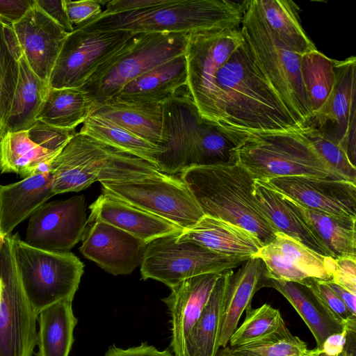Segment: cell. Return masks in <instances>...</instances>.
Listing matches in <instances>:
<instances>
[{"mask_svg": "<svg viewBox=\"0 0 356 356\" xmlns=\"http://www.w3.org/2000/svg\"><path fill=\"white\" fill-rule=\"evenodd\" d=\"M216 83L231 129L248 133L300 127L264 76L244 39L218 70Z\"/></svg>", "mask_w": 356, "mask_h": 356, "instance_id": "obj_1", "label": "cell"}, {"mask_svg": "<svg viewBox=\"0 0 356 356\" xmlns=\"http://www.w3.org/2000/svg\"><path fill=\"white\" fill-rule=\"evenodd\" d=\"M204 216L247 230L263 245L277 233L254 195V178L241 165L193 166L180 172Z\"/></svg>", "mask_w": 356, "mask_h": 356, "instance_id": "obj_2", "label": "cell"}, {"mask_svg": "<svg viewBox=\"0 0 356 356\" xmlns=\"http://www.w3.org/2000/svg\"><path fill=\"white\" fill-rule=\"evenodd\" d=\"M250 0H165L131 13L97 17L74 29L89 31L184 33L241 28Z\"/></svg>", "mask_w": 356, "mask_h": 356, "instance_id": "obj_3", "label": "cell"}, {"mask_svg": "<svg viewBox=\"0 0 356 356\" xmlns=\"http://www.w3.org/2000/svg\"><path fill=\"white\" fill-rule=\"evenodd\" d=\"M55 195L95 181L120 183L167 175L147 161L76 132L49 165Z\"/></svg>", "mask_w": 356, "mask_h": 356, "instance_id": "obj_4", "label": "cell"}, {"mask_svg": "<svg viewBox=\"0 0 356 356\" xmlns=\"http://www.w3.org/2000/svg\"><path fill=\"white\" fill-rule=\"evenodd\" d=\"M236 163L254 179L307 176L346 180L318 155L300 128L248 132L236 149Z\"/></svg>", "mask_w": 356, "mask_h": 356, "instance_id": "obj_5", "label": "cell"}, {"mask_svg": "<svg viewBox=\"0 0 356 356\" xmlns=\"http://www.w3.org/2000/svg\"><path fill=\"white\" fill-rule=\"evenodd\" d=\"M241 33L261 70L299 127L313 116L302 83L300 55L286 46L262 18L250 0Z\"/></svg>", "mask_w": 356, "mask_h": 356, "instance_id": "obj_6", "label": "cell"}, {"mask_svg": "<svg viewBox=\"0 0 356 356\" xmlns=\"http://www.w3.org/2000/svg\"><path fill=\"white\" fill-rule=\"evenodd\" d=\"M188 34L138 33L94 71L81 87L97 106L142 74L185 54Z\"/></svg>", "mask_w": 356, "mask_h": 356, "instance_id": "obj_7", "label": "cell"}, {"mask_svg": "<svg viewBox=\"0 0 356 356\" xmlns=\"http://www.w3.org/2000/svg\"><path fill=\"white\" fill-rule=\"evenodd\" d=\"M17 271L35 314L60 300H73L83 273V264L70 252L31 247L18 234H12Z\"/></svg>", "mask_w": 356, "mask_h": 356, "instance_id": "obj_8", "label": "cell"}, {"mask_svg": "<svg viewBox=\"0 0 356 356\" xmlns=\"http://www.w3.org/2000/svg\"><path fill=\"white\" fill-rule=\"evenodd\" d=\"M240 28L204 31L188 34L185 56L187 88L205 119L228 127L216 83L220 68L243 42Z\"/></svg>", "mask_w": 356, "mask_h": 356, "instance_id": "obj_9", "label": "cell"}, {"mask_svg": "<svg viewBox=\"0 0 356 356\" xmlns=\"http://www.w3.org/2000/svg\"><path fill=\"white\" fill-rule=\"evenodd\" d=\"M177 236L160 237L147 244L140 264L143 280H155L172 288L194 276L233 270L251 258L220 254L191 241H177Z\"/></svg>", "mask_w": 356, "mask_h": 356, "instance_id": "obj_10", "label": "cell"}, {"mask_svg": "<svg viewBox=\"0 0 356 356\" xmlns=\"http://www.w3.org/2000/svg\"><path fill=\"white\" fill-rule=\"evenodd\" d=\"M38 316L17 271L12 234L6 236L0 247V356H33Z\"/></svg>", "mask_w": 356, "mask_h": 356, "instance_id": "obj_11", "label": "cell"}, {"mask_svg": "<svg viewBox=\"0 0 356 356\" xmlns=\"http://www.w3.org/2000/svg\"><path fill=\"white\" fill-rule=\"evenodd\" d=\"M102 192L163 218L183 229L204 215L186 184L173 175L120 183H101Z\"/></svg>", "mask_w": 356, "mask_h": 356, "instance_id": "obj_12", "label": "cell"}, {"mask_svg": "<svg viewBox=\"0 0 356 356\" xmlns=\"http://www.w3.org/2000/svg\"><path fill=\"white\" fill-rule=\"evenodd\" d=\"M134 35L124 31L74 29L57 58L49 79L50 88L82 87L97 67Z\"/></svg>", "mask_w": 356, "mask_h": 356, "instance_id": "obj_13", "label": "cell"}, {"mask_svg": "<svg viewBox=\"0 0 356 356\" xmlns=\"http://www.w3.org/2000/svg\"><path fill=\"white\" fill-rule=\"evenodd\" d=\"M161 104L165 151L157 157L158 169L174 175L194 166L195 148L208 120L200 115L187 86Z\"/></svg>", "mask_w": 356, "mask_h": 356, "instance_id": "obj_14", "label": "cell"}, {"mask_svg": "<svg viewBox=\"0 0 356 356\" xmlns=\"http://www.w3.org/2000/svg\"><path fill=\"white\" fill-rule=\"evenodd\" d=\"M334 68L335 83L331 94L305 125L312 126L338 143L355 165L356 58L334 60Z\"/></svg>", "mask_w": 356, "mask_h": 356, "instance_id": "obj_15", "label": "cell"}, {"mask_svg": "<svg viewBox=\"0 0 356 356\" xmlns=\"http://www.w3.org/2000/svg\"><path fill=\"white\" fill-rule=\"evenodd\" d=\"M87 225L84 195L45 202L31 215L24 241L43 250L70 252L81 240Z\"/></svg>", "mask_w": 356, "mask_h": 356, "instance_id": "obj_16", "label": "cell"}, {"mask_svg": "<svg viewBox=\"0 0 356 356\" xmlns=\"http://www.w3.org/2000/svg\"><path fill=\"white\" fill-rule=\"evenodd\" d=\"M264 182L307 209L356 219L355 183L307 176L278 177Z\"/></svg>", "mask_w": 356, "mask_h": 356, "instance_id": "obj_17", "label": "cell"}, {"mask_svg": "<svg viewBox=\"0 0 356 356\" xmlns=\"http://www.w3.org/2000/svg\"><path fill=\"white\" fill-rule=\"evenodd\" d=\"M80 252L113 275L131 274L140 266L147 243L104 222L88 223Z\"/></svg>", "mask_w": 356, "mask_h": 356, "instance_id": "obj_18", "label": "cell"}, {"mask_svg": "<svg viewBox=\"0 0 356 356\" xmlns=\"http://www.w3.org/2000/svg\"><path fill=\"white\" fill-rule=\"evenodd\" d=\"M31 70L49 83L54 65L69 33L35 5L11 25Z\"/></svg>", "mask_w": 356, "mask_h": 356, "instance_id": "obj_19", "label": "cell"}, {"mask_svg": "<svg viewBox=\"0 0 356 356\" xmlns=\"http://www.w3.org/2000/svg\"><path fill=\"white\" fill-rule=\"evenodd\" d=\"M222 272L186 279L163 299L171 315L170 346L175 356H184L185 343L206 306L216 281Z\"/></svg>", "mask_w": 356, "mask_h": 356, "instance_id": "obj_20", "label": "cell"}, {"mask_svg": "<svg viewBox=\"0 0 356 356\" xmlns=\"http://www.w3.org/2000/svg\"><path fill=\"white\" fill-rule=\"evenodd\" d=\"M88 223L100 220L116 227L146 243L168 236L178 235L183 229L154 214L102 193L89 206Z\"/></svg>", "mask_w": 356, "mask_h": 356, "instance_id": "obj_21", "label": "cell"}, {"mask_svg": "<svg viewBox=\"0 0 356 356\" xmlns=\"http://www.w3.org/2000/svg\"><path fill=\"white\" fill-rule=\"evenodd\" d=\"M268 271L260 258L251 257L230 275L223 300L219 346L225 348L237 328L239 319L248 307L254 295L268 287Z\"/></svg>", "mask_w": 356, "mask_h": 356, "instance_id": "obj_22", "label": "cell"}, {"mask_svg": "<svg viewBox=\"0 0 356 356\" xmlns=\"http://www.w3.org/2000/svg\"><path fill=\"white\" fill-rule=\"evenodd\" d=\"M52 177L40 172L6 186L0 185V235L6 236L51 197Z\"/></svg>", "mask_w": 356, "mask_h": 356, "instance_id": "obj_23", "label": "cell"}, {"mask_svg": "<svg viewBox=\"0 0 356 356\" xmlns=\"http://www.w3.org/2000/svg\"><path fill=\"white\" fill-rule=\"evenodd\" d=\"M216 252L252 257L264 245L250 232L223 220L204 216L195 225L177 236Z\"/></svg>", "mask_w": 356, "mask_h": 356, "instance_id": "obj_24", "label": "cell"}, {"mask_svg": "<svg viewBox=\"0 0 356 356\" xmlns=\"http://www.w3.org/2000/svg\"><path fill=\"white\" fill-rule=\"evenodd\" d=\"M268 287L277 290L291 304L310 330L319 350L329 337L346 332V325L308 286L270 278Z\"/></svg>", "mask_w": 356, "mask_h": 356, "instance_id": "obj_25", "label": "cell"}, {"mask_svg": "<svg viewBox=\"0 0 356 356\" xmlns=\"http://www.w3.org/2000/svg\"><path fill=\"white\" fill-rule=\"evenodd\" d=\"M187 79V64L184 54L131 81L108 102L162 103L186 87Z\"/></svg>", "mask_w": 356, "mask_h": 356, "instance_id": "obj_26", "label": "cell"}, {"mask_svg": "<svg viewBox=\"0 0 356 356\" xmlns=\"http://www.w3.org/2000/svg\"><path fill=\"white\" fill-rule=\"evenodd\" d=\"M254 195L261 210L277 232L298 241L318 254L333 257L314 231L280 193L263 181L254 179Z\"/></svg>", "mask_w": 356, "mask_h": 356, "instance_id": "obj_27", "label": "cell"}, {"mask_svg": "<svg viewBox=\"0 0 356 356\" xmlns=\"http://www.w3.org/2000/svg\"><path fill=\"white\" fill-rule=\"evenodd\" d=\"M161 146L163 111L161 103L110 101L97 106L92 113Z\"/></svg>", "mask_w": 356, "mask_h": 356, "instance_id": "obj_28", "label": "cell"}, {"mask_svg": "<svg viewBox=\"0 0 356 356\" xmlns=\"http://www.w3.org/2000/svg\"><path fill=\"white\" fill-rule=\"evenodd\" d=\"M49 88V83L31 70L22 53L19 58L17 84L4 131L29 130L38 120Z\"/></svg>", "mask_w": 356, "mask_h": 356, "instance_id": "obj_29", "label": "cell"}, {"mask_svg": "<svg viewBox=\"0 0 356 356\" xmlns=\"http://www.w3.org/2000/svg\"><path fill=\"white\" fill-rule=\"evenodd\" d=\"M72 303V300H60L40 312L35 356H69L77 324Z\"/></svg>", "mask_w": 356, "mask_h": 356, "instance_id": "obj_30", "label": "cell"}, {"mask_svg": "<svg viewBox=\"0 0 356 356\" xmlns=\"http://www.w3.org/2000/svg\"><path fill=\"white\" fill-rule=\"evenodd\" d=\"M233 270L222 272L216 281L206 306L186 339L184 356H216L220 348L225 293Z\"/></svg>", "mask_w": 356, "mask_h": 356, "instance_id": "obj_31", "label": "cell"}, {"mask_svg": "<svg viewBox=\"0 0 356 356\" xmlns=\"http://www.w3.org/2000/svg\"><path fill=\"white\" fill-rule=\"evenodd\" d=\"M280 195L300 213L334 259L341 257L356 258V219L312 210L289 197Z\"/></svg>", "mask_w": 356, "mask_h": 356, "instance_id": "obj_32", "label": "cell"}, {"mask_svg": "<svg viewBox=\"0 0 356 356\" xmlns=\"http://www.w3.org/2000/svg\"><path fill=\"white\" fill-rule=\"evenodd\" d=\"M97 108L94 99L81 87L50 88L38 120L58 128L75 130Z\"/></svg>", "mask_w": 356, "mask_h": 356, "instance_id": "obj_33", "label": "cell"}, {"mask_svg": "<svg viewBox=\"0 0 356 356\" xmlns=\"http://www.w3.org/2000/svg\"><path fill=\"white\" fill-rule=\"evenodd\" d=\"M58 154L34 143L27 131H6L0 140V172L17 173L24 179L49 171V164Z\"/></svg>", "mask_w": 356, "mask_h": 356, "instance_id": "obj_34", "label": "cell"}, {"mask_svg": "<svg viewBox=\"0 0 356 356\" xmlns=\"http://www.w3.org/2000/svg\"><path fill=\"white\" fill-rule=\"evenodd\" d=\"M279 39L298 55L317 49L303 30L297 4L290 0H252Z\"/></svg>", "mask_w": 356, "mask_h": 356, "instance_id": "obj_35", "label": "cell"}, {"mask_svg": "<svg viewBox=\"0 0 356 356\" xmlns=\"http://www.w3.org/2000/svg\"><path fill=\"white\" fill-rule=\"evenodd\" d=\"M80 133L151 163L158 169L157 157L165 149L95 114L83 122Z\"/></svg>", "mask_w": 356, "mask_h": 356, "instance_id": "obj_36", "label": "cell"}, {"mask_svg": "<svg viewBox=\"0 0 356 356\" xmlns=\"http://www.w3.org/2000/svg\"><path fill=\"white\" fill-rule=\"evenodd\" d=\"M22 51L12 26L0 19V136L9 114L19 76Z\"/></svg>", "mask_w": 356, "mask_h": 356, "instance_id": "obj_37", "label": "cell"}, {"mask_svg": "<svg viewBox=\"0 0 356 356\" xmlns=\"http://www.w3.org/2000/svg\"><path fill=\"white\" fill-rule=\"evenodd\" d=\"M334 60L317 49L300 55V72L313 115L324 104L335 83Z\"/></svg>", "mask_w": 356, "mask_h": 356, "instance_id": "obj_38", "label": "cell"}, {"mask_svg": "<svg viewBox=\"0 0 356 356\" xmlns=\"http://www.w3.org/2000/svg\"><path fill=\"white\" fill-rule=\"evenodd\" d=\"M231 356H315L318 349H309L293 335L285 323L267 337L239 347L223 348Z\"/></svg>", "mask_w": 356, "mask_h": 356, "instance_id": "obj_39", "label": "cell"}, {"mask_svg": "<svg viewBox=\"0 0 356 356\" xmlns=\"http://www.w3.org/2000/svg\"><path fill=\"white\" fill-rule=\"evenodd\" d=\"M273 242L299 270L309 277L331 281L335 259L322 255L298 241L277 232Z\"/></svg>", "mask_w": 356, "mask_h": 356, "instance_id": "obj_40", "label": "cell"}, {"mask_svg": "<svg viewBox=\"0 0 356 356\" xmlns=\"http://www.w3.org/2000/svg\"><path fill=\"white\" fill-rule=\"evenodd\" d=\"M245 312V320L229 339V347H239L261 340L284 323L280 311L267 303L256 309L250 307Z\"/></svg>", "mask_w": 356, "mask_h": 356, "instance_id": "obj_41", "label": "cell"}, {"mask_svg": "<svg viewBox=\"0 0 356 356\" xmlns=\"http://www.w3.org/2000/svg\"><path fill=\"white\" fill-rule=\"evenodd\" d=\"M322 159L345 179L356 184V167L340 145L310 125L300 127Z\"/></svg>", "mask_w": 356, "mask_h": 356, "instance_id": "obj_42", "label": "cell"}, {"mask_svg": "<svg viewBox=\"0 0 356 356\" xmlns=\"http://www.w3.org/2000/svg\"><path fill=\"white\" fill-rule=\"evenodd\" d=\"M252 257L263 261L271 279L305 284L309 277L293 264L273 242L264 245Z\"/></svg>", "mask_w": 356, "mask_h": 356, "instance_id": "obj_43", "label": "cell"}, {"mask_svg": "<svg viewBox=\"0 0 356 356\" xmlns=\"http://www.w3.org/2000/svg\"><path fill=\"white\" fill-rule=\"evenodd\" d=\"M29 138L34 143L48 151L60 153L76 133L51 126L40 120L27 130Z\"/></svg>", "mask_w": 356, "mask_h": 356, "instance_id": "obj_44", "label": "cell"}, {"mask_svg": "<svg viewBox=\"0 0 356 356\" xmlns=\"http://www.w3.org/2000/svg\"><path fill=\"white\" fill-rule=\"evenodd\" d=\"M304 285L308 286L318 296L328 309L346 325V329L356 330V316L325 281L309 277Z\"/></svg>", "mask_w": 356, "mask_h": 356, "instance_id": "obj_45", "label": "cell"}, {"mask_svg": "<svg viewBox=\"0 0 356 356\" xmlns=\"http://www.w3.org/2000/svg\"><path fill=\"white\" fill-rule=\"evenodd\" d=\"M63 3L73 28L97 17L102 13L99 1L63 0Z\"/></svg>", "mask_w": 356, "mask_h": 356, "instance_id": "obj_46", "label": "cell"}, {"mask_svg": "<svg viewBox=\"0 0 356 356\" xmlns=\"http://www.w3.org/2000/svg\"><path fill=\"white\" fill-rule=\"evenodd\" d=\"M331 281L356 294V258H336Z\"/></svg>", "mask_w": 356, "mask_h": 356, "instance_id": "obj_47", "label": "cell"}, {"mask_svg": "<svg viewBox=\"0 0 356 356\" xmlns=\"http://www.w3.org/2000/svg\"><path fill=\"white\" fill-rule=\"evenodd\" d=\"M35 0H0V19L13 25L35 5Z\"/></svg>", "mask_w": 356, "mask_h": 356, "instance_id": "obj_48", "label": "cell"}, {"mask_svg": "<svg viewBox=\"0 0 356 356\" xmlns=\"http://www.w3.org/2000/svg\"><path fill=\"white\" fill-rule=\"evenodd\" d=\"M165 0H112L99 16H106L140 10L161 4Z\"/></svg>", "mask_w": 356, "mask_h": 356, "instance_id": "obj_49", "label": "cell"}, {"mask_svg": "<svg viewBox=\"0 0 356 356\" xmlns=\"http://www.w3.org/2000/svg\"><path fill=\"white\" fill-rule=\"evenodd\" d=\"M36 4L67 33L74 28L68 19L63 0H35Z\"/></svg>", "mask_w": 356, "mask_h": 356, "instance_id": "obj_50", "label": "cell"}, {"mask_svg": "<svg viewBox=\"0 0 356 356\" xmlns=\"http://www.w3.org/2000/svg\"><path fill=\"white\" fill-rule=\"evenodd\" d=\"M104 356H175L168 350H159L154 346L147 343L126 349L111 346Z\"/></svg>", "mask_w": 356, "mask_h": 356, "instance_id": "obj_51", "label": "cell"}, {"mask_svg": "<svg viewBox=\"0 0 356 356\" xmlns=\"http://www.w3.org/2000/svg\"><path fill=\"white\" fill-rule=\"evenodd\" d=\"M327 286L339 296L343 302L351 313L356 316V294H354L343 288V286L333 282L332 281H325Z\"/></svg>", "mask_w": 356, "mask_h": 356, "instance_id": "obj_52", "label": "cell"}, {"mask_svg": "<svg viewBox=\"0 0 356 356\" xmlns=\"http://www.w3.org/2000/svg\"><path fill=\"white\" fill-rule=\"evenodd\" d=\"M346 341V330L342 334L329 337L326 339L322 350L330 355H337L342 350Z\"/></svg>", "mask_w": 356, "mask_h": 356, "instance_id": "obj_53", "label": "cell"}, {"mask_svg": "<svg viewBox=\"0 0 356 356\" xmlns=\"http://www.w3.org/2000/svg\"><path fill=\"white\" fill-rule=\"evenodd\" d=\"M337 356H356V330L346 329V341Z\"/></svg>", "mask_w": 356, "mask_h": 356, "instance_id": "obj_54", "label": "cell"}, {"mask_svg": "<svg viewBox=\"0 0 356 356\" xmlns=\"http://www.w3.org/2000/svg\"><path fill=\"white\" fill-rule=\"evenodd\" d=\"M216 356H231L229 355L223 348L218 349Z\"/></svg>", "mask_w": 356, "mask_h": 356, "instance_id": "obj_55", "label": "cell"}, {"mask_svg": "<svg viewBox=\"0 0 356 356\" xmlns=\"http://www.w3.org/2000/svg\"><path fill=\"white\" fill-rule=\"evenodd\" d=\"M337 355H330L323 350H319L315 356H337Z\"/></svg>", "mask_w": 356, "mask_h": 356, "instance_id": "obj_56", "label": "cell"}, {"mask_svg": "<svg viewBox=\"0 0 356 356\" xmlns=\"http://www.w3.org/2000/svg\"><path fill=\"white\" fill-rule=\"evenodd\" d=\"M3 236L0 235V247H1V243L3 242Z\"/></svg>", "mask_w": 356, "mask_h": 356, "instance_id": "obj_57", "label": "cell"}, {"mask_svg": "<svg viewBox=\"0 0 356 356\" xmlns=\"http://www.w3.org/2000/svg\"><path fill=\"white\" fill-rule=\"evenodd\" d=\"M1 137H2V136H0V140H1Z\"/></svg>", "mask_w": 356, "mask_h": 356, "instance_id": "obj_58", "label": "cell"}]
</instances>
